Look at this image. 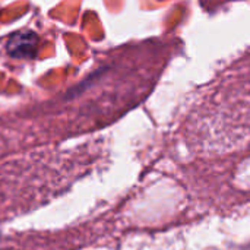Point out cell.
Returning <instances> with one entry per match:
<instances>
[{
  "label": "cell",
  "instance_id": "6da1fadb",
  "mask_svg": "<svg viewBox=\"0 0 250 250\" xmlns=\"http://www.w3.org/2000/svg\"><path fill=\"white\" fill-rule=\"evenodd\" d=\"M7 53L15 59H34L38 51V37L34 32H16L7 42Z\"/></svg>",
  "mask_w": 250,
  "mask_h": 250
}]
</instances>
